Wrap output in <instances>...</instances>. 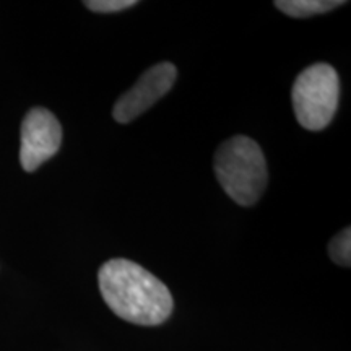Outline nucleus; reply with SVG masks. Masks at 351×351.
<instances>
[{
  "label": "nucleus",
  "mask_w": 351,
  "mask_h": 351,
  "mask_svg": "<svg viewBox=\"0 0 351 351\" xmlns=\"http://www.w3.org/2000/svg\"><path fill=\"white\" fill-rule=\"evenodd\" d=\"M101 295L114 314L137 326H160L174 301L168 287L138 263L112 258L98 271Z\"/></svg>",
  "instance_id": "1"
},
{
  "label": "nucleus",
  "mask_w": 351,
  "mask_h": 351,
  "mask_svg": "<svg viewBox=\"0 0 351 351\" xmlns=\"http://www.w3.org/2000/svg\"><path fill=\"white\" fill-rule=\"evenodd\" d=\"M213 168L226 195L243 207L256 205L269 182L263 152L245 135H236L219 145Z\"/></svg>",
  "instance_id": "2"
},
{
  "label": "nucleus",
  "mask_w": 351,
  "mask_h": 351,
  "mask_svg": "<svg viewBox=\"0 0 351 351\" xmlns=\"http://www.w3.org/2000/svg\"><path fill=\"white\" fill-rule=\"evenodd\" d=\"M340 80L328 64H314L298 75L291 90L296 119L306 130H322L335 116Z\"/></svg>",
  "instance_id": "3"
},
{
  "label": "nucleus",
  "mask_w": 351,
  "mask_h": 351,
  "mask_svg": "<svg viewBox=\"0 0 351 351\" xmlns=\"http://www.w3.org/2000/svg\"><path fill=\"white\" fill-rule=\"evenodd\" d=\"M62 143V127L47 109L34 108L21 124L20 163L33 173L59 152Z\"/></svg>",
  "instance_id": "4"
},
{
  "label": "nucleus",
  "mask_w": 351,
  "mask_h": 351,
  "mask_svg": "<svg viewBox=\"0 0 351 351\" xmlns=\"http://www.w3.org/2000/svg\"><path fill=\"white\" fill-rule=\"evenodd\" d=\"M176 78L178 70L171 62H161L148 69L137 83L114 104V119L119 124H129L163 98L173 88Z\"/></svg>",
  "instance_id": "5"
},
{
  "label": "nucleus",
  "mask_w": 351,
  "mask_h": 351,
  "mask_svg": "<svg viewBox=\"0 0 351 351\" xmlns=\"http://www.w3.org/2000/svg\"><path fill=\"white\" fill-rule=\"evenodd\" d=\"M343 3L341 0H337V2L335 0H278L275 2V7L293 19H307V16L330 12Z\"/></svg>",
  "instance_id": "6"
},
{
  "label": "nucleus",
  "mask_w": 351,
  "mask_h": 351,
  "mask_svg": "<svg viewBox=\"0 0 351 351\" xmlns=\"http://www.w3.org/2000/svg\"><path fill=\"white\" fill-rule=\"evenodd\" d=\"M328 256L341 267H350L351 263V231L350 228L341 230L328 244Z\"/></svg>",
  "instance_id": "7"
},
{
  "label": "nucleus",
  "mask_w": 351,
  "mask_h": 351,
  "mask_svg": "<svg viewBox=\"0 0 351 351\" xmlns=\"http://www.w3.org/2000/svg\"><path fill=\"white\" fill-rule=\"evenodd\" d=\"M135 5H137L135 0H86L85 2V7H88L91 12H96V13L122 12Z\"/></svg>",
  "instance_id": "8"
}]
</instances>
